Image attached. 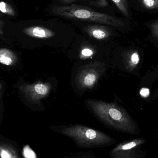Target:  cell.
Returning <instances> with one entry per match:
<instances>
[{"label": "cell", "instance_id": "44dd1931", "mask_svg": "<svg viewBox=\"0 0 158 158\" xmlns=\"http://www.w3.org/2000/svg\"><path fill=\"white\" fill-rule=\"evenodd\" d=\"M2 84L0 83V96H1V90H2Z\"/></svg>", "mask_w": 158, "mask_h": 158}, {"label": "cell", "instance_id": "ba28073f", "mask_svg": "<svg viewBox=\"0 0 158 158\" xmlns=\"http://www.w3.org/2000/svg\"><path fill=\"white\" fill-rule=\"evenodd\" d=\"M83 30L90 37L98 40H106L112 35L110 28L102 25H88L84 27Z\"/></svg>", "mask_w": 158, "mask_h": 158}, {"label": "cell", "instance_id": "6da1fadb", "mask_svg": "<svg viewBox=\"0 0 158 158\" xmlns=\"http://www.w3.org/2000/svg\"><path fill=\"white\" fill-rule=\"evenodd\" d=\"M86 101L97 118L109 128L130 134L138 133L135 123L128 112L118 105L93 99Z\"/></svg>", "mask_w": 158, "mask_h": 158}, {"label": "cell", "instance_id": "8992f818", "mask_svg": "<svg viewBox=\"0 0 158 158\" xmlns=\"http://www.w3.org/2000/svg\"><path fill=\"white\" fill-rule=\"evenodd\" d=\"M20 88L28 100L36 102L46 97L50 94L52 85L49 83L38 82L24 85Z\"/></svg>", "mask_w": 158, "mask_h": 158}, {"label": "cell", "instance_id": "ac0fdd59", "mask_svg": "<svg viewBox=\"0 0 158 158\" xmlns=\"http://www.w3.org/2000/svg\"><path fill=\"white\" fill-rule=\"evenodd\" d=\"M140 94L144 97L148 96L149 94V89L147 88H142L140 92Z\"/></svg>", "mask_w": 158, "mask_h": 158}, {"label": "cell", "instance_id": "9a60e30c", "mask_svg": "<svg viewBox=\"0 0 158 158\" xmlns=\"http://www.w3.org/2000/svg\"><path fill=\"white\" fill-rule=\"evenodd\" d=\"M140 61V57L137 52H134L132 54L130 58V66L132 67L136 66Z\"/></svg>", "mask_w": 158, "mask_h": 158}, {"label": "cell", "instance_id": "3957f363", "mask_svg": "<svg viewBox=\"0 0 158 158\" xmlns=\"http://www.w3.org/2000/svg\"><path fill=\"white\" fill-rule=\"evenodd\" d=\"M52 12L54 15L67 19L104 24L117 27L124 25V22L121 19L83 6L75 4L53 6L52 7Z\"/></svg>", "mask_w": 158, "mask_h": 158}, {"label": "cell", "instance_id": "5bb4252c", "mask_svg": "<svg viewBox=\"0 0 158 158\" xmlns=\"http://www.w3.org/2000/svg\"><path fill=\"white\" fill-rule=\"evenodd\" d=\"M61 158H96L94 154L91 152L75 153Z\"/></svg>", "mask_w": 158, "mask_h": 158}, {"label": "cell", "instance_id": "2e32d148", "mask_svg": "<svg viewBox=\"0 0 158 158\" xmlns=\"http://www.w3.org/2000/svg\"><path fill=\"white\" fill-rule=\"evenodd\" d=\"M150 27L153 35L158 39V20L152 23Z\"/></svg>", "mask_w": 158, "mask_h": 158}, {"label": "cell", "instance_id": "5b68a950", "mask_svg": "<svg viewBox=\"0 0 158 158\" xmlns=\"http://www.w3.org/2000/svg\"><path fill=\"white\" fill-rule=\"evenodd\" d=\"M145 143L142 138L123 142L110 151V158H138L140 148Z\"/></svg>", "mask_w": 158, "mask_h": 158}, {"label": "cell", "instance_id": "e0dca14e", "mask_svg": "<svg viewBox=\"0 0 158 158\" xmlns=\"http://www.w3.org/2000/svg\"><path fill=\"white\" fill-rule=\"evenodd\" d=\"M94 52L89 48H85L81 52V55L83 57H90L93 55Z\"/></svg>", "mask_w": 158, "mask_h": 158}, {"label": "cell", "instance_id": "d6986e66", "mask_svg": "<svg viewBox=\"0 0 158 158\" xmlns=\"http://www.w3.org/2000/svg\"><path fill=\"white\" fill-rule=\"evenodd\" d=\"M75 1L76 0H61L62 3L64 4L70 3Z\"/></svg>", "mask_w": 158, "mask_h": 158}, {"label": "cell", "instance_id": "8fae6325", "mask_svg": "<svg viewBox=\"0 0 158 158\" xmlns=\"http://www.w3.org/2000/svg\"><path fill=\"white\" fill-rule=\"evenodd\" d=\"M120 11L127 17H130L128 4L126 0H112Z\"/></svg>", "mask_w": 158, "mask_h": 158}, {"label": "cell", "instance_id": "4fadbf2b", "mask_svg": "<svg viewBox=\"0 0 158 158\" xmlns=\"http://www.w3.org/2000/svg\"><path fill=\"white\" fill-rule=\"evenodd\" d=\"M145 8L149 10L158 9V0H140Z\"/></svg>", "mask_w": 158, "mask_h": 158}, {"label": "cell", "instance_id": "52a82bcc", "mask_svg": "<svg viewBox=\"0 0 158 158\" xmlns=\"http://www.w3.org/2000/svg\"><path fill=\"white\" fill-rule=\"evenodd\" d=\"M27 36L39 39H49L56 35V32L45 26H35L28 27L23 30Z\"/></svg>", "mask_w": 158, "mask_h": 158}, {"label": "cell", "instance_id": "7c38bea8", "mask_svg": "<svg viewBox=\"0 0 158 158\" xmlns=\"http://www.w3.org/2000/svg\"><path fill=\"white\" fill-rule=\"evenodd\" d=\"M0 11L8 15L12 16L15 15V12L14 8L9 4L5 2H0Z\"/></svg>", "mask_w": 158, "mask_h": 158}, {"label": "cell", "instance_id": "30bf717a", "mask_svg": "<svg viewBox=\"0 0 158 158\" xmlns=\"http://www.w3.org/2000/svg\"><path fill=\"white\" fill-rule=\"evenodd\" d=\"M0 158H20L15 148L9 144L0 142Z\"/></svg>", "mask_w": 158, "mask_h": 158}, {"label": "cell", "instance_id": "ffe728a7", "mask_svg": "<svg viewBox=\"0 0 158 158\" xmlns=\"http://www.w3.org/2000/svg\"><path fill=\"white\" fill-rule=\"evenodd\" d=\"M3 34V31L2 30V28L0 27V37H1V36H2Z\"/></svg>", "mask_w": 158, "mask_h": 158}, {"label": "cell", "instance_id": "9c48e42d", "mask_svg": "<svg viewBox=\"0 0 158 158\" xmlns=\"http://www.w3.org/2000/svg\"><path fill=\"white\" fill-rule=\"evenodd\" d=\"M18 61L15 54L7 48H0V63L4 65L11 66Z\"/></svg>", "mask_w": 158, "mask_h": 158}, {"label": "cell", "instance_id": "277c9868", "mask_svg": "<svg viewBox=\"0 0 158 158\" xmlns=\"http://www.w3.org/2000/svg\"><path fill=\"white\" fill-rule=\"evenodd\" d=\"M105 71V65L99 62L84 66L77 74L76 83L81 89H91L98 82Z\"/></svg>", "mask_w": 158, "mask_h": 158}, {"label": "cell", "instance_id": "7a4b0ae2", "mask_svg": "<svg viewBox=\"0 0 158 158\" xmlns=\"http://www.w3.org/2000/svg\"><path fill=\"white\" fill-rule=\"evenodd\" d=\"M50 128L53 131L70 138L79 148L107 147L116 142L115 139L105 133L81 124L52 126Z\"/></svg>", "mask_w": 158, "mask_h": 158}]
</instances>
